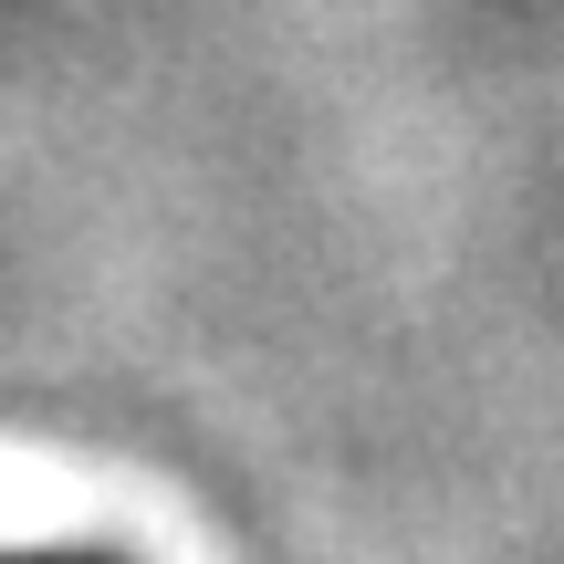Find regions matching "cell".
Segmentation results:
<instances>
[{
  "label": "cell",
  "instance_id": "obj_1",
  "mask_svg": "<svg viewBox=\"0 0 564 564\" xmlns=\"http://www.w3.org/2000/svg\"><path fill=\"white\" fill-rule=\"evenodd\" d=\"M0 564H105V554H0Z\"/></svg>",
  "mask_w": 564,
  "mask_h": 564
}]
</instances>
